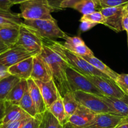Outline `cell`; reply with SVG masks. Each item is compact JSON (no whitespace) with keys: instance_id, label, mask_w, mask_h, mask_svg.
<instances>
[{"instance_id":"f907efd6","label":"cell","mask_w":128,"mask_h":128,"mask_svg":"<svg viewBox=\"0 0 128 128\" xmlns=\"http://www.w3.org/2000/svg\"><path fill=\"white\" fill-rule=\"evenodd\" d=\"M2 28V27H1V26H0V28Z\"/></svg>"},{"instance_id":"ffe728a7","label":"cell","mask_w":128,"mask_h":128,"mask_svg":"<svg viewBox=\"0 0 128 128\" xmlns=\"http://www.w3.org/2000/svg\"><path fill=\"white\" fill-rule=\"evenodd\" d=\"M102 98L107 103L112 114L123 118L128 117V104L124 100L105 96Z\"/></svg>"},{"instance_id":"3957f363","label":"cell","mask_w":128,"mask_h":128,"mask_svg":"<svg viewBox=\"0 0 128 128\" xmlns=\"http://www.w3.org/2000/svg\"><path fill=\"white\" fill-rule=\"evenodd\" d=\"M21 18L29 20H53L51 13L54 10L46 0H30L20 4Z\"/></svg>"},{"instance_id":"7c38bea8","label":"cell","mask_w":128,"mask_h":128,"mask_svg":"<svg viewBox=\"0 0 128 128\" xmlns=\"http://www.w3.org/2000/svg\"><path fill=\"white\" fill-rule=\"evenodd\" d=\"M96 114L79 104L77 110L69 119L68 122L74 128H86L92 122Z\"/></svg>"},{"instance_id":"603a6c76","label":"cell","mask_w":128,"mask_h":128,"mask_svg":"<svg viewBox=\"0 0 128 128\" xmlns=\"http://www.w3.org/2000/svg\"><path fill=\"white\" fill-rule=\"evenodd\" d=\"M28 90V86L27 80H21L11 90L5 99V101L11 102L14 104L18 105L19 102Z\"/></svg>"},{"instance_id":"e575fe53","label":"cell","mask_w":128,"mask_h":128,"mask_svg":"<svg viewBox=\"0 0 128 128\" xmlns=\"http://www.w3.org/2000/svg\"><path fill=\"white\" fill-rule=\"evenodd\" d=\"M97 24H98L90 22V21H81L79 29H80V31L81 32H85V31H87L89 30H91L92 28H93Z\"/></svg>"},{"instance_id":"ac0fdd59","label":"cell","mask_w":128,"mask_h":128,"mask_svg":"<svg viewBox=\"0 0 128 128\" xmlns=\"http://www.w3.org/2000/svg\"><path fill=\"white\" fill-rule=\"evenodd\" d=\"M31 118L24 111L19 105L14 104L11 102L6 101V107H5V113L4 118L1 124L6 123L18 120H23Z\"/></svg>"},{"instance_id":"8992f818","label":"cell","mask_w":128,"mask_h":128,"mask_svg":"<svg viewBox=\"0 0 128 128\" xmlns=\"http://www.w3.org/2000/svg\"><path fill=\"white\" fill-rule=\"evenodd\" d=\"M68 82L72 92L80 91L102 97L103 94L86 76L77 70L68 67L66 70Z\"/></svg>"},{"instance_id":"2e32d148","label":"cell","mask_w":128,"mask_h":128,"mask_svg":"<svg viewBox=\"0 0 128 128\" xmlns=\"http://www.w3.org/2000/svg\"><path fill=\"white\" fill-rule=\"evenodd\" d=\"M65 42H61L63 46L68 51L80 56L94 54L80 36H67Z\"/></svg>"},{"instance_id":"4dcf8cb0","label":"cell","mask_w":128,"mask_h":128,"mask_svg":"<svg viewBox=\"0 0 128 128\" xmlns=\"http://www.w3.org/2000/svg\"><path fill=\"white\" fill-rule=\"evenodd\" d=\"M101 8L119 7L124 6L128 2V0H97Z\"/></svg>"},{"instance_id":"5b68a950","label":"cell","mask_w":128,"mask_h":128,"mask_svg":"<svg viewBox=\"0 0 128 128\" xmlns=\"http://www.w3.org/2000/svg\"><path fill=\"white\" fill-rule=\"evenodd\" d=\"M16 45L21 46L34 56L41 53L43 46V39L36 31L23 22L20 26V33Z\"/></svg>"},{"instance_id":"d590c367","label":"cell","mask_w":128,"mask_h":128,"mask_svg":"<svg viewBox=\"0 0 128 128\" xmlns=\"http://www.w3.org/2000/svg\"><path fill=\"white\" fill-rule=\"evenodd\" d=\"M50 7L54 10V11H58L62 10L61 8V4L63 1L66 0H46Z\"/></svg>"},{"instance_id":"30bf717a","label":"cell","mask_w":128,"mask_h":128,"mask_svg":"<svg viewBox=\"0 0 128 128\" xmlns=\"http://www.w3.org/2000/svg\"><path fill=\"white\" fill-rule=\"evenodd\" d=\"M124 6L101 8L100 10V12L105 19V23L104 25L115 32H119L123 31L122 20L124 11Z\"/></svg>"},{"instance_id":"d6a6232c","label":"cell","mask_w":128,"mask_h":128,"mask_svg":"<svg viewBox=\"0 0 128 128\" xmlns=\"http://www.w3.org/2000/svg\"><path fill=\"white\" fill-rule=\"evenodd\" d=\"M40 124V115L35 118H30L20 128H39Z\"/></svg>"},{"instance_id":"b9f144b4","label":"cell","mask_w":128,"mask_h":128,"mask_svg":"<svg viewBox=\"0 0 128 128\" xmlns=\"http://www.w3.org/2000/svg\"><path fill=\"white\" fill-rule=\"evenodd\" d=\"M28 1H30V0H12V4L13 5L18 4H20Z\"/></svg>"},{"instance_id":"f35d334b","label":"cell","mask_w":128,"mask_h":128,"mask_svg":"<svg viewBox=\"0 0 128 128\" xmlns=\"http://www.w3.org/2000/svg\"><path fill=\"white\" fill-rule=\"evenodd\" d=\"M122 27L123 31H125L127 34H128V12L125 11H124L122 20Z\"/></svg>"},{"instance_id":"c3c4849f","label":"cell","mask_w":128,"mask_h":128,"mask_svg":"<svg viewBox=\"0 0 128 128\" xmlns=\"http://www.w3.org/2000/svg\"><path fill=\"white\" fill-rule=\"evenodd\" d=\"M125 121H128V117L127 118H125Z\"/></svg>"},{"instance_id":"ab89813d","label":"cell","mask_w":128,"mask_h":128,"mask_svg":"<svg viewBox=\"0 0 128 128\" xmlns=\"http://www.w3.org/2000/svg\"><path fill=\"white\" fill-rule=\"evenodd\" d=\"M5 107H6V101L1 100L0 101V124L1 123L5 116Z\"/></svg>"},{"instance_id":"9a60e30c","label":"cell","mask_w":128,"mask_h":128,"mask_svg":"<svg viewBox=\"0 0 128 128\" xmlns=\"http://www.w3.org/2000/svg\"><path fill=\"white\" fill-rule=\"evenodd\" d=\"M35 82L40 89L46 109H48L60 96L58 90L53 80L48 82L40 81H35Z\"/></svg>"},{"instance_id":"7a4b0ae2","label":"cell","mask_w":128,"mask_h":128,"mask_svg":"<svg viewBox=\"0 0 128 128\" xmlns=\"http://www.w3.org/2000/svg\"><path fill=\"white\" fill-rule=\"evenodd\" d=\"M43 42L56 52L65 61L69 67L72 68L86 76H97L108 78L93 67L82 57L68 51L63 46L61 42H58L54 40H43Z\"/></svg>"},{"instance_id":"4fadbf2b","label":"cell","mask_w":128,"mask_h":128,"mask_svg":"<svg viewBox=\"0 0 128 128\" xmlns=\"http://www.w3.org/2000/svg\"><path fill=\"white\" fill-rule=\"evenodd\" d=\"M125 118L110 113L96 114L91 123L86 128H115L125 121Z\"/></svg>"},{"instance_id":"bcb514c9","label":"cell","mask_w":128,"mask_h":128,"mask_svg":"<svg viewBox=\"0 0 128 128\" xmlns=\"http://www.w3.org/2000/svg\"><path fill=\"white\" fill-rule=\"evenodd\" d=\"M124 101H125V102L128 104V96H126V97H125V98L124 99Z\"/></svg>"},{"instance_id":"7bdbcfd3","label":"cell","mask_w":128,"mask_h":128,"mask_svg":"<svg viewBox=\"0 0 128 128\" xmlns=\"http://www.w3.org/2000/svg\"><path fill=\"white\" fill-rule=\"evenodd\" d=\"M8 48H9L7 47V46H5V47H0V54L1 53H3V52H5V51H6Z\"/></svg>"},{"instance_id":"f1b7e54d","label":"cell","mask_w":128,"mask_h":128,"mask_svg":"<svg viewBox=\"0 0 128 128\" xmlns=\"http://www.w3.org/2000/svg\"><path fill=\"white\" fill-rule=\"evenodd\" d=\"M18 105L24 111H25L31 117L35 118L38 116L33 101H32L30 97L28 90L25 92V95L22 98L20 102H19Z\"/></svg>"},{"instance_id":"52a82bcc","label":"cell","mask_w":128,"mask_h":128,"mask_svg":"<svg viewBox=\"0 0 128 128\" xmlns=\"http://www.w3.org/2000/svg\"><path fill=\"white\" fill-rule=\"evenodd\" d=\"M74 94L79 104L89 109L94 113L112 114L107 103L100 96L80 91H75Z\"/></svg>"},{"instance_id":"44dd1931","label":"cell","mask_w":128,"mask_h":128,"mask_svg":"<svg viewBox=\"0 0 128 128\" xmlns=\"http://www.w3.org/2000/svg\"><path fill=\"white\" fill-rule=\"evenodd\" d=\"M20 33V26L0 28V42L8 48L16 45Z\"/></svg>"},{"instance_id":"d6986e66","label":"cell","mask_w":128,"mask_h":128,"mask_svg":"<svg viewBox=\"0 0 128 128\" xmlns=\"http://www.w3.org/2000/svg\"><path fill=\"white\" fill-rule=\"evenodd\" d=\"M27 82L29 93L36 107L38 114H42L46 110H47V109H46V105L44 102L40 89L35 81L31 78L27 80Z\"/></svg>"},{"instance_id":"74e56055","label":"cell","mask_w":128,"mask_h":128,"mask_svg":"<svg viewBox=\"0 0 128 128\" xmlns=\"http://www.w3.org/2000/svg\"><path fill=\"white\" fill-rule=\"evenodd\" d=\"M10 74L8 71V68L5 66V65L3 64L1 62H0V80L5 78L8 77Z\"/></svg>"},{"instance_id":"d4e9b609","label":"cell","mask_w":128,"mask_h":128,"mask_svg":"<svg viewBox=\"0 0 128 128\" xmlns=\"http://www.w3.org/2000/svg\"><path fill=\"white\" fill-rule=\"evenodd\" d=\"M23 23L19 13H14L11 11H4L0 10V26L10 27V26H20Z\"/></svg>"},{"instance_id":"6da1fadb","label":"cell","mask_w":128,"mask_h":128,"mask_svg":"<svg viewBox=\"0 0 128 128\" xmlns=\"http://www.w3.org/2000/svg\"><path fill=\"white\" fill-rule=\"evenodd\" d=\"M41 55L48 64L52 74V80L61 97L72 92L67 77L66 70L69 67L65 61L49 46L43 42Z\"/></svg>"},{"instance_id":"f546056e","label":"cell","mask_w":128,"mask_h":128,"mask_svg":"<svg viewBox=\"0 0 128 128\" xmlns=\"http://www.w3.org/2000/svg\"><path fill=\"white\" fill-rule=\"evenodd\" d=\"M83 21H90V22H95L97 24H102L104 25L105 23V19L100 11H96L88 14L83 15L80 18V21L81 22Z\"/></svg>"},{"instance_id":"cb8c5ba5","label":"cell","mask_w":128,"mask_h":128,"mask_svg":"<svg viewBox=\"0 0 128 128\" xmlns=\"http://www.w3.org/2000/svg\"><path fill=\"white\" fill-rule=\"evenodd\" d=\"M54 117L59 121L62 126H64L68 122V119L65 113V108L62 101V97L59 96L56 101L53 102L48 108L47 109Z\"/></svg>"},{"instance_id":"8fae6325","label":"cell","mask_w":128,"mask_h":128,"mask_svg":"<svg viewBox=\"0 0 128 128\" xmlns=\"http://www.w3.org/2000/svg\"><path fill=\"white\" fill-rule=\"evenodd\" d=\"M31 78L34 81L48 82L52 80V74L48 64L41 54L33 57V70Z\"/></svg>"},{"instance_id":"836d02e7","label":"cell","mask_w":128,"mask_h":128,"mask_svg":"<svg viewBox=\"0 0 128 128\" xmlns=\"http://www.w3.org/2000/svg\"><path fill=\"white\" fill-rule=\"evenodd\" d=\"M28 119H26V120H18V121H11V122H6V123L0 124V128H20L21 127V126H22Z\"/></svg>"},{"instance_id":"e0dca14e","label":"cell","mask_w":128,"mask_h":128,"mask_svg":"<svg viewBox=\"0 0 128 128\" xmlns=\"http://www.w3.org/2000/svg\"><path fill=\"white\" fill-rule=\"evenodd\" d=\"M33 57L26 59L8 68L9 73L20 80L31 78L33 70Z\"/></svg>"},{"instance_id":"484cf974","label":"cell","mask_w":128,"mask_h":128,"mask_svg":"<svg viewBox=\"0 0 128 128\" xmlns=\"http://www.w3.org/2000/svg\"><path fill=\"white\" fill-rule=\"evenodd\" d=\"M20 80L13 75L0 80V101L5 100L11 90Z\"/></svg>"},{"instance_id":"1f68e13d","label":"cell","mask_w":128,"mask_h":128,"mask_svg":"<svg viewBox=\"0 0 128 128\" xmlns=\"http://www.w3.org/2000/svg\"><path fill=\"white\" fill-rule=\"evenodd\" d=\"M115 82L120 90L128 96V74H119Z\"/></svg>"},{"instance_id":"7402d4cb","label":"cell","mask_w":128,"mask_h":128,"mask_svg":"<svg viewBox=\"0 0 128 128\" xmlns=\"http://www.w3.org/2000/svg\"><path fill=\"white\" fill-rule=\"evenodd\" d=\"M81 57H82L85 61H87L90 64H91L96 70H97L100 72L107 76L108 78H109L114 81L116 80L119 74L113 71L109 66H107L105 64H104L100 60H99L97 58L95 57L94 54L83 56Z\"/></svg>"},{"instance_id":"5bb4252c","label":"cell","mask_w":128,"mask_h":128,"mask_svg":"<svg viewBox=\"0 0 128 128\" xmlns=\"http://www.w3.org/2000/svg\"><path fill=\"white\" fill-rule=\"evenodd\" d=\"M98 6L97 0H66L61 3V8H72L85 15L96 11Z\"/></svg>"},{"instance_id":"60d3db41","label":"cell","mask_w":128,"mask_h":128,"mask_svg":"<svg viewBox=\"0 0 128 128\" xmlns=\"http://www.w3.org/2000/svg\"><path fill=\"white\" fill-rule=\"evenodd\" d=\"M115 128H128V121H123L122 122H121L120 124H119L118 126H117Z\"/></svg>"},{"instance_id":"f6af8a7d","label":"cell","mask_w":128,"mask_h":128,"mask_svg":"<svg viewBox=\"0 0 128 128\" xmlns=\"http://www.w3.org/2000/svg\"><path fill=\"white\" fill-rule=\"evenodd\" d=\"M124 10L125 12H128V2L124 6Z\"/></svg>"},{"instance_id":"83f0119b","label":"cell","mask_w":128,"mask_h":128,"mask_svg":"<svg viewBox=\"0 0 128 128\" xmlns=\"http://www.w3.org/2000/svg\"><path fill=\"white\" fill-rule=\"evenodd\" d=\"M39 128H63V126L47 110L40 115Z\"/></svg>"},{"instance_id":"681fc988","label":"cell","mask_w":128,"mask_h":128,"mask_svg":"<svg viewBox=\"0 0 128 128\" xmlns=\"http://www.w3.org/2000/svg\"><path fill=\"white\" fill-rule=\"evenodd\" d=\"M127 46H128V34H127Z\"/></svg>"},{"instance_id":"9c48e42d","label":"cell","mask_w":128,"mask_h":128,"mask_svg":"<svg viewBox=\"0 0 128 128\" xmlns=\"http://www.w3.org/2000/svg\"><path fill=\"white\" fill-rule=\"evenodd\" d=\"M33 56L21 46L15 45L0 54V62L10 68L26 59Z\"/></svg>"},{"instance_id":"7dc6e473","label":"cell","mask_w":128,"mask_h":128,"mask_svg":"<svg viewBox=\"0 0 128 128\" xmlns=\"http://www.w3.org/2000/svg\"><path fill=\"white\" fill-rule=\"evenodd\" d=\"M5 46H5L4 44H3L2 42H0V47H5Z\"/></svg>"},{"instance_id":"4316f807","label":"cell","mask_w":128,"mask_h":128,"mask_svg":"<svg viewBox=\"0 0 128 128\" xmlns=\"http://www.w3.org/2000/svg\"><path fill=\"white\" fill-rule=\"evenodd\" d=\"M62 101L67 118L69 119L77 110L79 104L73 92H69L65 94L62 97Z\"/></svg>"},{"instance_id":"ee69618b","label":"cell","mask_w":128,"mask_h":128,"mask_svg":"<svg viewBox=\"0 0 128 128\" xmlns=\"http://www.w3.org/2000/svg\"><path fill=\"white\" fill-rule=\"evenodd\" d=\"M63 128H74L72 126V125L70 123H69V122H67L65 125L63 126Z\"/></svg>"},{"instance_id":"8d00e7d4","label":"cell","mask_w":128,"mask_h":128,"mask_svg":"<svg viewBox=\"0 0 128 128\" xmlns=\"http://www.w3.org/2000/svg\"><path fill=\"white\" fill-rule=\"evenodd\" d=\"M12 0H0V10L4 11H11Z\"/></svg>"},{"instance_id":"277c9868","label":"cell","mask_w":128,"mask_h":128,"mask_svg":"<svg viewBox=\"0 0 128 128\" xmlns=\"http://www.w3.org/2000/svg\"><path fill=\"white\" fill-rule=\"evenodd\" d=\"M24 24L28 26L37 32L43 40H54V39H65L67 35L60 29L55 19L53 20H25Z\"/></svg>"},{"instance_id":"ba28073f","label":"cell","mask_w":128,"mask_h":128,"mask_svg":"<svg viewBox=\"0 0 128 128\" xmlns=\"http://www.w3.org/2000/svg\"><path fill=\"white\" fill-rule=\"evenodd\" d=\"M85 76L101 92L103 96L122 100L126 97V95L120 90L115 81L111 79L97 76Z\"/></svg>"}]
</instances>
